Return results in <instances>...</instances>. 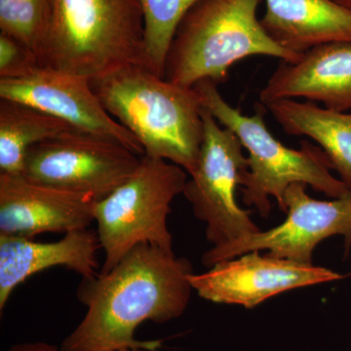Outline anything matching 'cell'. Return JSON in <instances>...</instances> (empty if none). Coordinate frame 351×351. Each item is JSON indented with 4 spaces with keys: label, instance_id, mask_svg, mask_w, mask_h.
<instances>
[{
    "label": "cell",
    "instance_id": "10",
    "mask_svg": "<svg viewBox=\"0 0 351 351\" xmlns=\"http://www.w3.org/2000/svg\"><path fill=\"white\" fill-rule=\"evenodd\" d=\"M348 276L327 267L253 251L215 263L203 274L193 272L189 279L193 291L206 301L254 308L281 293Z\"/></svg>",
    "mask_w": 351,
    "mask_h": 351
},
{
    "label": "cell",
    "instance_id": "6",
    "mask_svg": "<svg viewBox=\"0 0 351 351\" xmlns=\"http://www.w3.org/2000/svg\"><path fill=\"white\" fill-rule=\"evenodd\" d=\"M186 182V172L180 166L144 156L122 186L96 203V232L105 253L101 272L110 271L140 244L173 251L168 216Z\"/></svg>",
    "mask_w": 351,
    "mask_h": 351
},
{
    "label": "cell",
    "instance_id": "11",
    "mask_svg": "<svg viewBox=\"0 0 351 351\" xmlns=\"http://www.w3.org/2000/svg\"><path fill=\"white\" fill-rule=\"evenodd\" d=\"M0 98L32 106L76 130L112 138L145 156L137 138L113 119L84 76L41 66L23 77L0 80Z\"/></svg>",
    "mask_w": 351,
    "mask_h": 351
},
{
    "label": "cell",
    "instance_id": "18",
    "mask_svg": "<svg viewBox=\"0 0 351 351\" xmlns=\"http://www.w3.org/2000/svg\"><path fill=\"white\" fill-rule=\"evenodd\" d=\"M197 1L199 0H141L145 68L164 78L166 58L176 31Z\"/></svg>",
    "mask_w": 351,
    "mask_h": 351
},
{
    "label": "cell",
    "instance_id": "7",
    "mask_svg": "<svg viewBox=\"0 0 351 351\" xmlns=\"http://www.w3.org/2000/svg\"><path fill=\"white\" fill-rule=\"evenodd\" d=\"M204 141L197 167L182 195L196 218L206 226V239L219 246L260 232L235 198V191L249 170L248 157L233 132L225 128L202 107Z\"/></svg>",
    "mask_w": 351,
    "mask_h": 351
},
{
    "label": "cell",
    "instance_id": "24",
    "mask_svg": "<svg viewBox=\"0 0 351 351\" xmlns=\"http://www.w3.org/2000/svg\"><path fill=\"white\" fill-rule=\"evenodd\" d=\"M348 276H351V272H350V274H348Z\"/></svg>",
    "mask_w": 351,
    "mask_h": 351
},
{
    "label": "cell",
    "instance_id": "3",
    "mask_svg": "<svg viewBox=\"0 0 351 351\" xmlns=\"http://www.w3.org/2000/svg\"><path fill=\"white\" fill-rule=\"evenodd\" d=\"M261 0H199L180 23L166 58L164 78L193 88L203 80L219 84L233 64L251 56L294 63L302 55L277 44L263 29Z\"/></svg>",
    "mask_w": 351,
    "mask_h": 351
},
{
    "label": "cell",
    "instance_id": "4",
    "mask_svg": "<svg viewBox=\"0 0 351 351\" xmlns=\"http://www.w3.org/2000/svg\"><path fill=\"white\" fill-rule=\"evenodd\" d=\"M201 106L225 128L237 135L248 152L249 170L242 179V199L262 217L271 210L270 197L284 212V196L291 184L301 182L318 193L339 198L350 193L341 179L332 176V164L321 147L302 141L301 149L284 145L267 129L260 112L246 115L223 98L211 80L193 87Z\"/></svg>",
    "mask_w": 351,
    "mask_h": 351
},
{
    "label": "cell",
    "instance_id": "14",
    "mask_svg": "<svg viewBox=\"0 0 351 351\" xmlns=\"http://www.w3.org/2000/svg\"><path fill=\"white\" fill-rule=\"evenodd\" d=\"M0 234V311L15 289L27 278L53 267H64L88 278L99 274L101 246L96 230L64 233L55 242Z\"/></svg>",
    "mask_w": 351,
    "mask_h": 351
},
{
    "label": "cell",
    "instance_id": "21",
    "mask_svg": "<svg viewBox=\"0 0 351 351\" xmlns=\"http://www.w3.org/2000/svg\"><path fill=\"white\" fill-rule=\"evenodd\" d=\"M8 351H63L61 346L50 345L43 341H36V343H17L9 348Z\"/></svg>",
    "mask_w": 351,
    "mask_h": 351
},
{
    "label": "cell",
    "instance_id": "23",
    "mask_svg": "<svg viewBox=\"0 0 351 351\" xmlns=\"http://www.w3.org/2000/svg\"><path fill=\"white\" fill-rule=\"evenodd\" d=\"M119 351H152V350H145V348H127V350H122Z\"/></svg>",
    "mask_w": 351,
    "mask_h": 351
},
{
    "label": "cell",
    "instance_id": "5",
    "mask_svg": "<svg viewBox=\"0 0 351 351\" xmlns=\"http://www.w3.org/2000/svg\"><path fill=\"white\" fill-rule=\"evenodd\" d=\"M40 62L89 80L145 66L141 0H51Z\"/></svg>",
    "mask_w": 351,
    "mask_h": 351
},
{
    "label": "cell",
    "instance_id": "19",
    "mask_svg": "<svg viewBox=\"0 0 351 351\" xmlns=\"http://www.w3.org/2000/svg\"><path fill=\"white\" fill-rule=\"evenodd\" d=\"M51 21V0H0V29L41 59ZM41 63V62H40Z\"/></svg>",
    "mask_w": 351,
    "mask_h": 351
},
{
    "label": "cell",
    "instance_id": "16",
    "mask_svg": "<svg viewBox=\"0 0 351 351\" xmlns=\"http://www.w3.org/2000/svg\"><path fill=\"white\" fill-rule=\"evenodd\" d=\"M289 135L306 136L319 145L351 191V112L321 108L313 101L282 100L267 106Z\"/></svg>",
    "mask_w": 351,
    "mask_h": 351
},
{
    "label": "cell",
    "instance_id": "15",
    "mask_svg": "<svg viewBox=\"0 0 351 351\" xmlns=\"http://www.w3.org/2000/svg\"><path fill=\"white\" fill-rule=\"evenodd\" d=\"M261 24L277 44L297 55L321 44L351 43V11L332 0H265Z\"/></svg>",
    "mask_w": 351,
    "mask_h": 351
},
{
    "label": "cell",
    "instance_id": "8",
    "mask_svg": "<svg viewBox=\"0 0 351 351\" xmlns=\"http://www.w3.org/2000/svg\"><path fill=\"white\" fill-rule=\"evenodd\" d=\"M141 160L142 156L117 141L71 129L31 147L23 175L98 202L122 186Z\"/></svg>",
    "mask_w": 351,
    "mask_h": 351
},
{
    "label": "cell",
    "instance_id": "13",
    "mask_svg": "<svg viewBox=\"0 0 351 351\" xmlns=\"http://www.w3.org/2000/svg\"><path fill=\"white\" fill-rule=\"evenodd\" d=\"M304 99L330 110H351V43L314 46L294 63L281 61L260 92V101Z\"/></svg>",
    "mask_w": 351,
    "mask_h": 351
},
{
    "label": "cell",
    "instance_id": "1",
    "mask_svg": "<svg viewBox=\"0 0 351 351\" xmlns=\"http://www.w3.org/2000/svg\"><path fill=\"white\" fill-rule=\"evenodd\" d=\"M193 267L151 244L134 247L113 269L82 278L77 299L86 314L68 337L63 351H156L161 341H138L135 331L145 321L158 324L181 317L193 289Z\"/></svg>",
    "mask_w": 351,
    "mask_h": 351
},
{
    "label": "cell",
    "instance_id": "17",
    "mask_svg": "<svg viewBox=\"0 0 351 351\" xmlns=\"http://www.w3.org/2000/svg\"><path fill=\"white\" fill-rule=\"evenodd\" d=\"M71 129L75 128L32 106L0 98V173L23 174L31 147Z\"/></svg>",
    "mask_w": 351,
    "mask_h": 351
},
{
    "label": "cell",
    "instance_id": "12",
    "mask_svg": "<svg viewBox=\"0 0 351 351\" xmlns=\"http://www.w3.org/2000/svg\"><path fill=\"white\" fill-rule=\"evenodd\" d=\"M91 196L58 189L24 175L0 173V234L34 239L45 232L86 230L95 221Z\"/></svg>",
    "mask_w": 351,
    "mask_h": 351
},
{
    "label": "cell",
    "instance_id": "9",
    "mask_svg": "<svg viewBox=\"0 0 351 351\" xmlns=\"http://www.w3.org/2000/svg\"><path fill=\"white\" fill-rule=\"evenodd\" d=\"M306 184H291L284 196L287 218L281 225L228 243L212 246L202 255L207 267L253 251H267L277 258L313 265L316 247L331 237H343L346 257L351 250V191L332 200H318L306 193Z\"/></svg>",
    "mask_w": 351,
    "mask_h": 351
},
{
    "label": "cell",
    "instance_id": "22",
    "mask_svg": "<svg viewBox=\"0 0 351 351\" xmlns=\"http://www.w3.org/2000/svg\"><path fill=\"white\" fill-rule=\"evenodd\" d=\"M335 3L339 4V6L348 9L351 11V0H332Z\"/></svg>",
    "mask_w": 351,
    "mask_h": 351
},
{
    "label": "cell",
    "instance_id": "20",
    "mask_svg": "<svg viewBox=\"0 0 351 351\" xmlns=\"http://www.w3.org/2000/svg\"><path fill=\"white\" fill-rule=\"evenodd\" d=\"M41 66L34 51L18 39L0 32V80L23 77Z\"/></svg>",
    "mask_w": 351,
    "mask_h": 351
},
{
    "label": "cell",
    "instance_id": "2",
    "mask_svg": "<svg viewBox=\"0 0 351 351\" xmlns=\"http://www.w3.org/2000/svg\"><path fill=\"white\" fill-rule=\"evenodd\" d=\"M90 84L106 110L137 138L145 156L195 172L204 121L193 88L168 82L144 66L117 69Z\"/></svg>",
    "mask_w": 351,
    "mask_h": 351
}]
</instances>
